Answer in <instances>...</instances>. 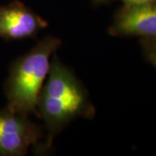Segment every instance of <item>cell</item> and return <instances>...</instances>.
Listing matches in <instances>:
<instances>
[{"label":"cell","mask_w":156,"mask_h":156,"mask_svg":"<svg viewBox=\"0 0 156 156\" xmlns=\"http://www.w3.org/2000/svg\"><path fill=\"white\" fill-rule=\"evenodd\" d=\"M60 44L58 38L47 37L13 62L5 83L7 107L28 116L37 114L39 95L50 72V56Z\"/></svg>","instance_id":"cell-2"},{"label":"cell","mask_w":156,"mask_h":156,"mask_svg":"<svg viewBox=\"0 0 156 156\" xmlns=\"http://www.w3.org/2000/svg\"><path fill=\"white\" fill-rule=\"evenodd\" d=\"M95 3H97V4H101V3H104V2H106L108 0H93Z\"/></svg>","instance_id":"cell-8"},{"label":"cell","mask_w":156,"mask_h":156,"mask_svg":"<svg viewBox=\"0 0 156 156\" xmlns=\"http://www.w3.org/2000/svg\"><path fill=\"white\" fill-rule=\"evenodd\" d=\"M142 48L147 60L156 68V40L143 39Z\"/></svg>","instance_id":"cell-6"},{"label":"cell","mask_w":156,"mask_h":156,"mask_svg":"<svg viewBox=\"0 0 156 156\" xmlns=\"http://www.w3.org/2000/svg\"><path fill=\"white\" fill-rule=\"evenodd\" d=\"M48 23L19 1L0 6V37L17 40L32 37Z\"/></svg>","instance_id":"cell-5"},{"label":"cell","mask_w":156,"mask_h":156,"mask_svg":"<svg viewBox=\"0 0 156 156\" xmlns=\"http://www.w3.org/2000/svg\"><path fill=\"white\" fill-rule=\"evenodd\" d=\"M41 131L29 120L6 106L0 110V155L22 156L37 144Z\"/></svg>","instance_id":"cell-3"},{"label":"cell","mask_w":156,"mask_h":156,"mask_svg":"<svg viewBox=\"0 0 156 156\" xmlns=\"http://www.w3.org/2000/svg\"><path fill=\"white\" fill-rule=\"evenodd\" d=\"M109 33L156 40V2L124 5L115 13Z\"/></svg>","instance_id":"cell-4"},{"label":"cell","mask_w":156,"mask_h":156,"mask_svg":"<svg viewBox=\"0 0 156 156\" xmlns=\"http://www.w3.org/2000/svg\"><path fill=\"white\" fill-rule=\"evenodd\" d=\"M37 109L49 133L47 147L50 146L55 134L74 119L92 118L95 115L83 84L56 55L39 95Z\"/></svg>","instance_id":"cell-1"},{"label":"cell","mask_w":156,"mask_h":156,"mask_svg":"<svg viewBox=\"0 0 156 156\" xmlns=\"http://www.w3.org/2000/svg\"><path fill=\"white\" fill-rule=\"evenodd\" d=\"M121 1H122L124 5H140V4L156 2V0H121Z\"/></svg>","instance_id":"cell-7"}]
</instances>
